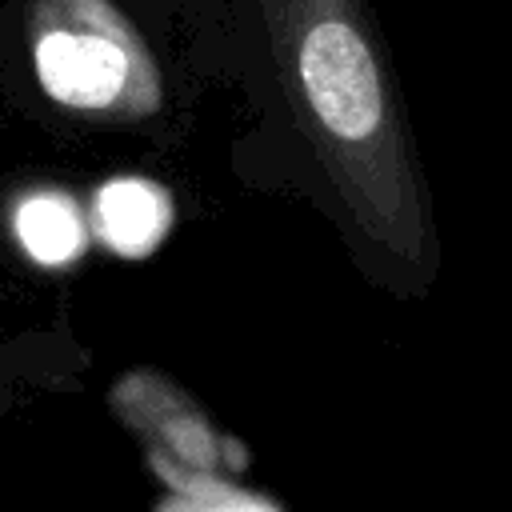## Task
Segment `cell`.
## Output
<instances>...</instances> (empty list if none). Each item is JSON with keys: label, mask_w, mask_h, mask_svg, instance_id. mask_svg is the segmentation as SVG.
I'll list each match as a JSON object with an SVG mask.
<instances>
[{"label": "cell", "mask_w": 512, "mask_h": 512, "mask_svg": "<svg viewBox=\"0 0 512 512\" xmlns=\"http://www.w3.org/2000/svg\"><path fill=\"white\" fill-rule=\"evenodd\" d=\"M112 408L148 444L152 472L164 484L192 476H232L244 460L240 452L232 456L236 444L200 412V404L160 372L136 368L120 376L112 388Z\"/></svg>", "instance_id": "obj_3"}, {"label": "cell", "mask_w": 512, "mask_h": 512, "mask_svg": "<svg viewBox=\"0 0 512 512\" xmlns=\"http://www.w3.org/2000/svg\"><path fill=\"white\" fill-rule=\"evenodd\" d=\"M92 228L100 244L116 256L140 260L156 252L172 228V200L168 188L144 176H116L100 184L92 200Z\"/></svg>", "instance_id": "obj_4"}, {"label": "cell", "mask_w": 512, "mask_h": 512, "mask_svg": "<svg viewBox=\"0 0 512 512\" xmlns=\"http://www.w3.org/2000/svg\"><path fill=\"white\" fill-rule=\"evenodd\" d=\"M164 488L168 496L156 504V512H280L272 500L232 484V476H192Z\"/></svg>", "instance_id": "obj_6"}, {"label": "cell", "mask_w": 512, "mask_h": 512, "mask_svg": "<svg viewBox=\"0 0 512 512\" xmlns=\"http://www.w3.org/2000/svg\"><path fill=\"white\" fill-rule=\"evenodd\" d=\"M28 56L56 108L136 124L164 108V76L112 0H28Z\"/></svg>", "instance_id": "obj_2"}, {"label": "cell", "mask_w": 512, "mask_h": 512, "mask_svg": "<svg viewBox=\"0 0 512 512\" xmlns=\"http://www.w3.org/2000/svg\"><path fill=\"white\" fill-rule=\"evenodd\" d=\"M12 232H16L20 248L44 268L76 264L88 248V224H84L76 200L56 188L28 192L12 212Z\"/></svg>", "instance_id": "obj_5"}, {"label": "cell", "mask_w": 512, "mask_h": 512, "mask_svg": "<svg viewBox=\"0 0 512 512\" xmlns=\"http://www.w3.org/2000/svg\"><path fill=\"white\" fill-rule=\"evenodd\" d=\"M276 84L360 268L424 296L444 264L432 188L368 0H256Z\"/></svg>", "instance_id": "obj_1"}]
</instances>
